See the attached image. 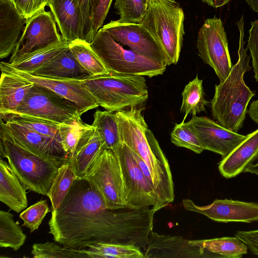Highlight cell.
I'll return each mask as SVG.
<instances>
[{
	"instance_id": "obj_46",
	"label": "cell",
	"mask_w": 258,
	"mask_h": 258,
	"mask_svg": "<svg viewBox=\"0 0 258 258\" xmlns=\"http://www.w3.org/2000/svg\"><path fill=\"white\" fill-rule=\"evenodd\" d=\"M49 1V0H34L33 9V15L37 12L42 9H44L45 7L47 6Z\"/></svg>"
},
{
	"instance_id": "obj_15",
	"label": "cell",
	"mask_w": 258,
	"mask_h": 258,
	"mask_svg": "<svg viewBox=\"0 0 258 258\" xmlns=\"http://www.w3.org/2000/svg\"><path fill=\"white\" fill-rule=\"evenodd\" d=\"M0 131L19 146L38 156L58 161L70 159L59 141L18 123L1 119Z\"/></svg>"
},
{
	"instance_id": "obj_49",
	"label": "cell",
	"mask_w": 258,
	"mask_h": 258,
	"mask_svg": "<svg viewBox=\"0 0 258 258\" xmlns=\"http://www.w3.org/2000/svg\"><path fill=\"white\" fill-rule=\"evenodd\" d=\"M248 5L255 12L258 13V0H245Z\"/></svg>"
},
{
	"instance_id": "obj_22",
	"label": "cell",
	"mask_w": 258,
	"mask_h": 258,
	"mask_svg": "<svg viewBox=\"0 0 258 258\" xmlns=\"http://www.w3.org/2000/svg\"><path fill=\"white\" fill-rule=\"evenodd\" d=\"M104 142L92 125L84 132L77 145L74 156L70 159L77 177H83L101 151Z\"/></svg>"
},
{
	"instance_id": "obj_41",
	"label": "cell",
	"mask_w": 258,
	"mask_h": 258,
	"mask_svg": "<svg viewBox=\"0 0 258 258\" xmlns=\"http://www.w3.org/2000/svg\"><path fill=\"white\" fill-rule=\"evenodd\" d=\"M247 47L250 50L254 78L258 82V20L251 22Z\"/></svg>"
},
{
	"instance_id": "obj_18",
	"label": "cell",
	"mask_w": 258,
	"mask_h": 258,
	"mask_svg": "<svg viewBox=\"0 0 258 258\" xmlns=\"http://www.w3.org/2000/svg\"><path fill=\"white\" fill-rule=\"evenodd\" d=\"M204 250L181 236L160 235L152 230L144 258H205Z\"/></svg>"
},
{
	"instance_id": "obj_23",
	"label": "cell",
	"mask_w": 258,
	"mask_h": 258,
	"mask_svg": "<svg viewBox=\"0 0 258 258\" xmlns=\"http://www.w3.org/2000/svg\"><path fill=\"white\" fill-rule=\"evenodd\" d=\"M31 74L57 79H83L90 76L78 62L69 47Z\"/></svg>"
},
{
	"instance_id": "obj_8",
	"label": "cell",
	"mask_w": 258,
	"mask_h": 258,
	"mask_svg": "<svg viewBox=\"0 0 258 258\" xmlns=\"http://www.w3.org/2000/svg\"><path fill=\"white\" fill-rule=\"evenodd\" d=\"M83 177L93 185L106 208L127 207L120 163L112 150L103 149Z\"/></svg>"
},
{
	"instance_id": "obj_14",
	"label": "cell",
	"mask_w": 258,
	"mask_h": 258,
	"mask_svg": "<svg viewBox=\"0 0 258 258\" xmlns=\"http://www.w3.org/2000/svg\"><path fill=\"white\" fill-rule=\"evenodd\" d=\"M102 28L122 45L126 46L143 56L166 65L161 48L141 23L111 21Z\"/></svg>"
},
{
	"instance_id": "obj_25",
	"label": "cell",
	"mask_w": 258,
	"mask_h": 258,
	"mask_svg": "<svg viewBox=\"0 0 258 258\" xmlns=\"http://www.w3.org/2000/svg\"><path fill=\"white\" fill-rule=\"evenodd\" d=\"M8 163L0 158V201L13 211L20 213L28 206L26 189Z\"/></svg>"
},
{
	"instance_id": "obj_40",
	"label": "cell",
	"mask_w": 258,
	"mask_h": 258,
	"mask_svg": "<svg viewBox=\"0 0 258 258\" xmlns=\"http://www.w3.org/2000/svg\"><path fill=\"white\" fill-rule=\"evenodd\" d=\"M112 2V0H90V17L93 38L101 28Z\"/></svg>"
},
{
	"instance_id": "obj_6",
	"label": "cell",
	"mask_w": 258,
	"mask_h": 258,
	"mask_svg": "<svg viewBox=\"0 0 258 258\" xmlns=\"http://www.w3.org/2000/svg\"><path fill=\"white\" fill-rule=\"evenodd\" d=\"M184 14L176 0H149L141 23L161 48L167 66L178 62L183 35Z\"/></svg>"
},
{
	"instance_id": "obj_16",
	"label": "cell",
	"mask_w": 258,
	"mask_h": 258,
	"mask_svg": "<svg viewBox=\"0 0 258 258\" xmlns=\"http://www.w3.org/2000/svg\"><path fill=\"white\" fill-rule=\"evenodd\" d=\"M187 124L200 140L204 150L228 156L246 137L228 130L206 116H192Z\"/></svg>"
},
{
	"instance_id": "obj_27",
	"label": "cell",
	"mask_w": 258,
	"mask_h": 258,
	"mask_svg": "<svg viewBox=\"0 0 258 258\" xmlns=\"http://www.w3.org/2000/svg\"><path fill=\"white\" fill-rule=\"evenodd\" d=\"M70 42L64 40L60 43L26 54L8 63L16 70L31 74L69 48Z\"/></svg>"
},
{
	"instance_id": "obj_33",
	"label": "cell",
	"mask_w": 258,
	"mask_h": 258,
	"mask_svg": "<svg viewBox=\"0 0 258 258\" xmlns=\"http://www.w3.org/2000/svg\"><path fill=\"white\" fill-rule=\"evenodd\" d=\"M9 212L0 211V246L17 251L24 243L26 235Z\"/></svg>"
},
{
	"instance_id": "obj_45",
	"label": "cell",
	"mask_w": 258,
	"mask_h": 258,
	"mask_svg": "<svg viewBox=\"0 0 258 258\" xmlns=\"http://www.w3.org/2000/svg\"><path fill=\"white\" fill-rule=\"evenodd\" d=\"M247 113L250 118L256 124H258V99L253 101L250 105L249 109Z\"/></svg>"
},
{
	"instance_id": "obj_42",
	"label": "cell",
	"mask_w": 258,
	"mask_h": 258,
	"mask_svg": "<svg viewBox=\"0 0 258 258\" xmlns=\"http://www.w3.org/2000/svg\"><path fill=\"white\" fill-rule=\"evenodd\" d=\"M83 17L82 40L90 43L93 39L90 17V0H77Z\"/></svg>"
},
{
	"instance_id": "obj_43",
	"label": "cell",
	"mask_w": 258,
	"mask_h": 258,
	"mask_svg": "<svg viewBox=\"0 0 258 258\" xmlns=\"http://www.w3.org/2000/svg\"><path fill=\"white\" fill-rule=\"evenodd\" d=\"M254 255L258 256V230L239 231L235 235Z\"/></svg>"
},
{
	"instance_id": "obj_19",
	"label": "cell",
	"mask_w": 258,
	"mask_h": 258,
	"mask_svg": "<svg viewBox=\"0 0 258 258\" xmlns=\"http://www.w3.org/2000/svg\"><path fill=\"white\" fill-rule=\"evenodd\" d=\"M47 6L63 40H82L83 17L77 0H49Z\"/></svg>"
},
{
	"instance_id": "obj_1",
	"label": "cell",
	"mask_w": 258,
	"mask_h": 258,
	"mask_svg": "<svg viewBox=\"0 0 258 258\" xmlns=\"http://www.w3.org/2000/svg\"><path fill=\"white\" fill-rule=\"evenodd\" d=\"M51 212L49 233L65 247L83 249L110 243L144 250L156 211L149 207L107 209L93 185L77 177L62 203Z\"/></svg>"
},
{
	"instance_id": "obj_37",
	"label": "cell",
	"mask_w": 258,
	"mask_h": 258,
	"mask_svg": "<svg viewBox=\"0 0 258 258\" xmlns=\"http://www.w3.org/2000/svg\"><path fill=\"white\" fill-rule=\"evenodd\" d=\"M31 254L34 258H85L87 256L80 249H74L58 245L47 241L34 243Z\"/></svg>"
},
{
	"instance_id": "obj_39",
	"label": "cell",
	"mask_w": 258,
	"mask_h": 258,
	"mask_svg": "<svg viewBox=\"0 0 258 258\" xmlns=\"http://www.w3.org/2000/svg\"><path fill=\"white\" fill-rule=\"evenodd\" d=\"M51 211L46 200H40L22 213L19 217L23 220L22 226L30 229L31 233L39 228L46 214Z\"/></svg>"
},
{
	"instance_id": "obj_26",
	"label": "cell",
	"mask_w": 258,
	"mask_h": 258,
	"mask_svg": "<svg viewBox=\"0 0 258 258\" xmlns=\"http://www.w3.org/2000/svg\"><path fill=\"white\" fill-rule=\"evenodd\" d=\"M205 251L206 257L240 258L247 253L246 245L236 237L189 240Z\"/></svg>"
},
{
	"instance_id": "obj_11",
	"label": "cell",
	"mask_w": 258,
	"mask_h": 258,
	"mask_svg": "<svg viewBox=\"0 0 258 258\" xmlns=\"http://www.w3.org/2000/svg\"><path fill=\"white\" fill-rule=\"evenodd\" d=\"M113 151L120 163L126 207L132 208L151 207L156 211L157 204L156 193L139 166L132 151L122 142Z\"/></svg>"
},
{
	"instance_id": "obj_5",
	"label": "cell",
	"mask_w": 258,
	"mask_h": 258,
	"mask_svg": "<svg viewBox=\"0 0 258 258\" xmlns=\"http://www.w3.org/2000/svg\"><path fill=\"white\" fill-rule=\"evenodd\" d=\"M0 157L6 158L26 189L47 196L58 169L68 161L47 159L19 146L0 131Z\"/></svg>"
},
{
	"instance_id": "obj_24",
	"label": "cell",
	"mask_w": 258,
	"mask_h": 258,
	"mask_svg": "<svg viewBox=\"0 0 258 258\" xmlns=\"http://www.w3.org/2000/svg\"><path fill=\"white\" fill-rule=\"evenodd\" d=\"M34 84L17 75L1 72L0 116L15 112Z\"/></svg>"
},
{
	"instance_id": "obj_3",
	"label": "cell",
	"mask_w": 258,
	"mask_h": 258,
	"mask_svg": "<svg viewBox=\"0 0 258 258\" xmlns=\"http://www.w3.org/2000/svg\"><path fill=\"white\" fill-rule=\"evenodd\" d=\"M239 32L238 58L232 66L226 80L215 85V93L211 100L213 118L225 128L238 133L243 127L248 105L255 93L246 86L244 74L249 71L250 57L244 48V18L237 21Z\"/></svg>"
},
{
	"instance_id": "obj_47",
	"label": "cell",
	"mask_w": 258,
	"mask_h": 258,
	"mask_svg": "<svg viewBox=\"0 0 258 258\" xmlns=\"http://www.w3.org/2000/svg\"><path fill=\"white\" fill-rule=\"evenodd\" d=\"M202 1L210 6L217 8L227 4L230 0H202Z\"/></svg>"
},
{
	"instance_id": "obj_48",
	"label": "cell",
	"mask_w": 258,
	"mask_h": 258,
	"mask_svg": "<svg viewBox=\"0 0 258 258\" xmlns=\"http://www.w3.org/2000/svg\"><path fill=\"white\" fill-rule=\"evenodd\" d=\"M243 172H249L258 175V159L247 166Z\"/></svg>"
},
{
	"instance_id": "obj_17",
	"label": "cell",
	"mask_w": 258,
	"mask_h": 258,
	"mask_svg": "<svg viewBox=\"0 0 258 258\" xmlns=\"http://www.w3.org/2000/svg\"><path fill=\"white\" fill-rule=\"evenodd\" d=\"M183 208L198 213L218 222L251 223L258 221V203L232 200H215L207 206L196 205L189 199H183Z\"/></svg>"
},
{
	"instance_id": "obj_30",
	"label": "cell",
	"mask_w": 258,
	"mask_h": 258,
	"mask_svg": "<svg viewBox=\"0 0 258 258\" xmlns=\"http://www.w3.org/2000/svg\"><path fill=\"white\" fill-rule=\"evenodd\" d=\"M92 125L104 142V149L114 151L120 143L115 112L97 110L94 113Z\"/></svg>"
},
{
	"instance_id": "obj_21",
	"label": "cell",
	"mask_w": 258,
	"mask_h": 258,
	"mask_svg": "<svg viewBox=\"0 0 258 258\" xmlns=\"http://www.w3.org/2000/svg\"><path fill=\"white\" fill-rule=\"evenodd\" d=\"M258 159V129L246 135L237 147L218 164L221 174L226 178L234 177Z\"/></svg>"
},
{
	"instance_id": "obj_35",
	"label": "cell",
	"mask_w": 258,
	"mask_h": 258,
	"mask_svg": "<svg viewBox=\"0 0 258 258\" xmlns=\"http://www.w3.org/2000/svg\"><path fill=\"white\" fill-rule=\"evenodd\" d=\"M90 125L84 123L81 117L59 124L60 142L70 159L74 156L81 136Z\"/></svg>"
},
{
	"instance_id": "obj_28",
	"label": "cell",
	"mask_w": 258,
	"mask_h": 258,
	"mask_svg": "<svg viewBox=\"0 0 258 258\" xmlns=\"http://www.w3.org/2000/svg\"><path fill=\"white\" fill-rule=\"evenodd\" d=\"M88 258H144V252L132 245L98 243L80 249Z\"/></svg>"
},
{
	"instance_id": "obj_36",
	"label": "cell",
	"mask_w": 258,
	"mask_h": 258,
	"mask_svg": "<svg viewBox=\"0 0 258 258\" xmlns=\"http://www.w3.org/2000/svg\"><path fill=\"white\" fill-rule=\"evenodd\" d=\"M149 0H115L114 7L120 22L141 23L148 10Z\"/></svg>"
},
{
	"instance_id": "obj_4",
	"label": "cell",
	"mask_w": 258,
	"mask_h": 258,
	"mask_svg": "<svg viewBox=\"0 0 258 258\" xmlns=\"http://www.w3.org/2000/svg\"><path fill=\"white\" fill-rule=\"evenodd\" d=\"M82 82L98 106L116 112L136 107L148 99L144 76L109 73L88 76Z\"/></svg>"
},
{
	"instance_id": "obj_12",
	"label": "cell",
	"mask_w": 258,
	"mask_h": 258,
	"mask_svg": "<svg viewBox=\"0 0 258 258\" xmlns=\"http://www.w3.org/2000/svg\"><path fill=\"white\" fill-rule=\"evenodd\" d=\"M63 40L58 33L52 13L42 9L26 20L22 34L9 62Z\"/></svg>"
},
{
	"instance_id": "obj_38",
	"label": "cell",
	"mask_w": 258,
	"mask_h": 258,
	"mask_svg": "<svg viewBox=\"0 0 258 258\" xmlns=\"http://www.w3.org/2000/svg\"><path fill=\"white\" fill-rule=\"evenodd\" d=\"M170 136L171 143L176 146L188 149L197 154L205 150L196 135L183 120L175 124Z\"/></svg>"
},
{
	"instance_id": "obj_44",
	"label": "cell",
	"mask_w": 258,
	"mask_h": 258,
	"mask_svg": "<svg viewBox=\"0 0 258 258\" xmlns=\"http://www.w3.org/2000/svg\"><path fill=\"white\" fill-rule=\"evenodd\" d=\"M12 1L26 20L33 16L34 0H12Z\"/></svg>"
},
{
	"instance_id": "obj_10",
	"label": "cell",
	"mask_w": 258,
	"mask_h": 258,
	"mask_svg": "<svg viewBox=\"0 0 258 258\" xmlns=\"http://www.w3.org/2000/svg\"><path fill=\"white\" fill-rule=\"evenodd\" d=\"M198 55L213 68L220 83L228 76L232 67L226 32L220 18L207 19L200 29L197 40Z\"/></svg>"
},
{
	"instance_id": "obj_31",
	"label": "cell",
	"mask_w": 258,
	"mask_h": 258,
	"mask_svg": "<svg viewBox=\"0 0 258 258\" xmlns=\"http://www.w3.org/2000/svg\"><path fill=\"white\" fill-rule=\"evenodd\" d=\"M77 178L70 160L60 166L47 195L51 204V210H55L62 203Z\"/></svg>"
},
{
	"instance_id": "obj_13",
	"label": "cell",
	"mask_w": 258,
	"mask_h": 258,
	"mask_svg": "<svg viewBox=\"0 0 258 258\" xmlns=\"http://www.w3.org/2000/svg\"><path fill=\"white\" fill-rule=\"evenodd\" d=\"M1 72L14 74L41 85L75 103L80 116L99 106L84 85L82 79H57L33 75L16 70L8 62L2 61Z\"/></svg>"
},
{
	"instance_id": "obj_34",
	"label": "cell",
	"mask_w": 258,
	"mask_h": 258,
	"mask_svg": "<svg viewBox=\"0 0 258 258\" xmlns=\"http://www.w3.org/2000/svg\"><path fill=\"white\" fill-rule=\"evenodd\" d=\"M0 117L3 120H10L18 123L39 134L53 138L60 142L59 124L57 123L40 118L16 113L1 115Z\"/></svg>"
},
{
	"instance_id": "obj_7",
	"label": "cell",
	"mask_w": 258,
	"mask_h": 258,
	"mask_svg": "<svg viewBox=\"0 0 258 258\" xmlns=\"http://www.w3.org/2000/svg\"><path fill=\"white\" fill-rule=\"evenodd\" d=\"M90 45L112 73L152 78L162 75L167 67L130 49L124 48L102 28L97 31Z\"/></svg>"
},
{
	"instance_id": "obj_29",
	"label": "cell",
	"mask_w": 258,
	"mask_h": 258,
	"mask_svg": "<svg viewBox=\"0 0 258 258\" xmlns=\"http://www.w3.org/2000/svg\"><path fill=\"white\" fill-rule=\"evenodd\" d=\"M69 48L90 76L103 75L110 73L87 42L82 39L76 40L70 42Z\"/></svg>"
},
{
	"instance_id": "obj_2",
	"label": "cell",
	"mask_w": 258,
	"mask_h": 258,
	"mask_svg": "<svg viewBox=\"0 0 258 258\" xmlns=\"http://www.w3.org/2000/svg\"><path fill=\"white\" fill-rule=\"evenodd\" d=\"M142 110L132 107L115 113L120 142L139 156L150 170L157 199V211L173 202L174 184L168 160L149 128Z\"/></svg>"
},
{
	"instance_id": "obj_20",
	"label": "cell",
	"mask_w": 258,
	"mask_h": 258,
	"mask_svg": "<svg viewBox=\"0 0 258 258\" xmlns=\"http://www.w3.org/2000/svg\"><path fill=\"white\" fill-rule=\"evenodd\" d=\"M26 19L12 0H0V58H4L14 50L24 28Z\"/></svg>"
},
{
	"instance_id": "obj_9",
	"label": "cell",
	"mask_w": 258,
	"mask_h": 258,
	"mask_svg": "<svg viewBox=\"0 0 258 258\" xmlns=\"http://www.w3.org/2000/svg\"><path fill=\"white\" fill-rule=\"evenodd\" d=\"M14 113L49 120L58 124L81 117L77 105L50 89L34 84Z\"/></svg>"
},
{
	"instance_id": "obj_32",
	"label": "cell",
	"mask_w": 258,
	"mask_h": 258,
	"mask_svg": "<svg viewBox=\"0 0 258 258\" xmlns=\"http://www.w3.org/2000/svg\"><path fill=\"white\" fill-rule=\"evenodd\" d=\"M181 95L182 100L180 111L184 113L183 121L189 113L195 116L205 111L208 102L205 98L203 80L199 79L198 76L185 85Z\"/></svg>"
}]
</instances>
